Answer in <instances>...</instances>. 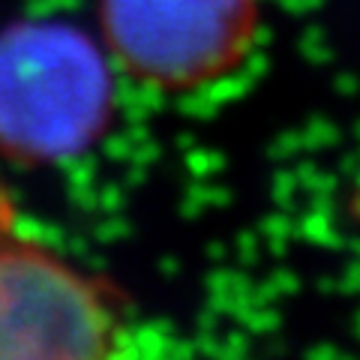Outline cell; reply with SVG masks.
I'll use <instances>...</instances> for the list:
<instances>
[{
	"label": "cell",
	"instance_id": "obj_3",
	"mask_svg": "<svg viewBox=\"0 0 360 360\" xmlns=\"http://www.w3.org/2000/svg\"><path fill=\"white\" fill-rule=\"evenodd\" d=\"M258 21L262 0H99L108 54L156 90H195L234 72Z\"/></svg>",
	"mask_w": 360,
	"mask_h": 360
},
{
	"label": "cell",
	"instance_id": "obj_2",
	"mask_svg": "<svg viewBox=\"0 0 360 360\" xmlns=\"http://www.w3.org/2000/svg\"><path fill=\"white\" fill-rule=\"evenodd\" d=\"M111 291L42 243L0 229V360H115Z\"/></svg>",
	"mask_w": 360,
	"mask_h": 360
},
{
	"label": "cell",
	"instance_id": "obj_1",
	"mask_svg": "<svg viewBox=\"0 0 360 360\" xmlns=\"http://www.w3.org/2000/svg\"><path fill=\"white\" fill-rule=\"evenodd\" d=\"M115 105L99 45L63 21H21L0 33V150L58 162L90 148Z\"/></svg>",
	"mask_w": 360,
	"mask_h": 360
}]
</instances>
